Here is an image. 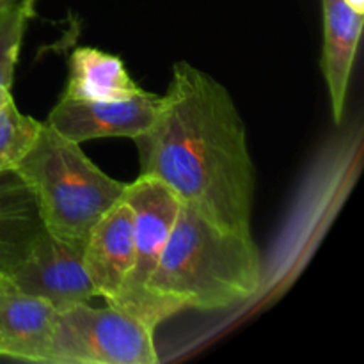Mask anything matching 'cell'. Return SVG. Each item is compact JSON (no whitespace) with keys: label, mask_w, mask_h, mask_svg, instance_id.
<instances>
[{"label":"cell","mask_w":364,"mask_h":364,"mask_svg":"<svg viewBox=\"0 0 364 364\" xmlns=\"http://www.w3.org/2000/svg\"><path fill=\"white\" fill-rule=\"evenodd\" d=\"M45 231L38 203L16 169L0 171V274L13 276Z\"/></svg>","instance_id":"10"},{"label":"cell","mask_w":364,"mask_h":364,"mask_svg":"<svg viewBox=\"0 0 364 364\" xmlns=\"http://www.w3.org/2000/svg\"><path fill=\"white\" fill-rule=\"evenodd\" d=\"M141 176L155 178L224 230L252 235L256 173L244 119L219 80L181 60L151 127L134 139Z\"/></svg>","instance_id":"1"},{"label":"cell","mask_w":364,"mask_h":364,"mask_svg":"<svg viewBox=\"0 0 364 364\" xmlns=\"http://www.w3.org/2000/svg\"><path fill=\"white\" fill-rule=\"evenodd\" d=\"M41 124L18 110L11 92L0 98V171L16 169L31 151Z\"/></svg>","instance_id":"13"},{"label":"cell","mask_w":364,"mask_h":364,"mask_svg":"<svg viewBox=\"0 0 364 364\" xmlns=\"http://www.w3.org/2000/svg\"><path fill=\"white\" fill-rule=\"evenodd\" d=\"M262 287V259L252 235L217 226L181 205L148 283L167 316L185 309L215 311L249 301Z\"/></svg>","instance_id":"2"},{"label":"cell","mask_w":364,"mask_h":364,"mask_svg":"<svg viewBox=\"0 0 364 364\" xmlns=\"http://www.w3.org/2000/svg\"><path fill=\"white\" fill-rule=\"evenodd\" d=\"M84 265L98 297L116 304L134 267V217L124 198L91 228Z\"/></svg>","instance_id":"9"},{"label":"cell","mask_w":364,"mask_h":364,"mask_svg":"<svg viewBox=\"0 0 364 364\" xmlns=\"http://www.w3.org/2000/svg\"><path fill=\"white\" fill-rule=\"evenodd\" d=\"M57 309L0 274V358L50 364Z\"/></svg>","instance_id":"8"},{"label":"cell","mask_w":364,"mask_h":364,"mask_svg":"<svg viewBox=\"0 0 364 364\" xmlns=\"http://www.w3.org/2000/svg\"><path fill=\"white\" fill-rule=\"evenodd\" d=\"M123 198L134 217V267L114 308L123 309L156 329L169 316L151 297L148 283L169 240L181 201L162 181L141 174L127 183Z\"/></svg>","instance_id":"5"},{"label":"cell","mask_w":364,"mask_h":364,"mask_svg":"<svg viewBox=\"0 0 364 364\" xmlns=\"http://www.w3.org/2000/svg\"><path fill=\"white\" fill-rule=\"evenodd\" d=\"M322 71L329 89L333 117L336 124H340L347 103L352 68L361 39L363 13H358L345 0H322Z\"/></svg>","instance_id":"11"},{"label":"cell","mask_w":364,"mask_h":364,"mask_svg":"<svg viewBox=\"0 0 364 364\" xmlns=\"http://www.w3.org/2000/svg\"><path fill=\"white\" fill-rule=\"evenodd\" d=\"M11 279L27 294L50 302L57 311L98 297L84 265V245L60 240L46 230Z\"/></svg>","instance_id":"6"},{"label":"cell","mask_w":364,"mask_h":364,"mask_svg":"<svg viewBox=\"0 0 364 364\" xmlns=\"http://www.w3.org/2000/svg\"><path fill=\"white\" fill-rule=\"evenodd\" d=\"M16 171L38 203L45 230L77 245H85L91 228L127 191V183L103 173L78 142L46 123Z\"/></svg>","instance_id":"3"},{"label":"cell","mask_w":364,"mask_h":364,"mask_svg":"<svg viewBox=\"0 0 364 364\" xmlns=\"http://www.w3.org/2000/svg\"><path fill=\"white\" fill-rule=\"evenodd\" d=\"M155 329L130 313L89 302L57 313L50 364H155Z\"/></svg>","instance_id":"4"},{"label":"cell","mask_w":364,"mask_h":364,"mask_svg":"<svg viewBox=\"0 0 364 364\" xmlns=\"http://www.w3.org/2000/svg\"><path fill=\"white\" fill-rule=\"evenodd\" d=\"M142 91L144 89L130 77L117 55L92 46H80L71 53L64 98L121 102L134 98Z\"/></svg>","instance_id":"12"},{"label":"cell","mask_w":364,"mask_h":364,"mask_svg":"<svg viewBox=\"0 0 364 364\" xmlns=\"http://www.w3.org/2000/svg\"><path fill=\"white\" fill-rule=\"evenodd\" d=\"M159 105L160 95L148 91L121 102H91L60 96L45 123L78 144L103 137H128L134 141L151 127Z\"/></svg>","instance_id":"7"},{"label":"cell","mask_w":364,"mask_h":364,"mask_svg":"<svg viewBox=\"0 0 364 364\" xmlns=\"http://www.w3.org/2000/svg\"><path fill=\"white\" fill-rule=\"evenodd\" d=\"M21 2H23V0H0V11L11 9V7L18 6V4Z\"/></svg>","instance_id":"15"},{"label":"cell","mask_w":364,"mask_h":364,"mask_svg":"<svg viewBox=\"0 0 364 364\" xmlns=\"http://www.w3.org/2000/svg\"><path fill=\"white\" fill-rule=\"evenodd\" d=\"M345 2H347L350 7H354L358 13L364 14V0H345Z\"/></svg>","instance_id":"16"},{"label":"cell","mask_w":364,"mask_h":364,"mask_svg":"<svg viewBox=\"0 0 364 364\" xmlns=\"http://www.w3.org/2000/svg\"><path fill=\"white\" fill-rule=\"evenodd\" d=\"M38 0H23L11 9L0 11V98L9 95L25 31L36 16Z\"/></svg>","instance_id":"14"}]
</instances>
